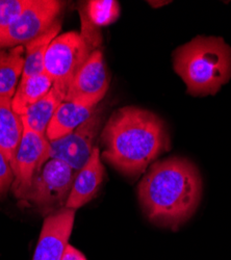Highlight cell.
Returning <instances> with one entry per match:
<instances>
[{
	"label": "cell",
	"instance_id": "12",
	"mask_svg": "<svg viewBox=\"0 0 231 260\" xmlns=\"http://www.w3.org/2000/svg\"><path fill=\"white\" fill-rule=\"evenodd\" d=\"M97 106H87L74 102H61L54 113L46 132V139L54 141L60 139L89 120L98 110Z\"/></svg>",
	"mask_w": 231,
	"mask_h": 260
},
{
	"label": "cell",
	"instance_id": "19",
	"mask_svg": "<svg viewBox=\"0 0 231 260\" xmlns=\"http://www.w3.org/2000/svg\"><path fill=\"white\" fill-rule=\"evenodd\" d=\"M32 0H0V34L16 21Z\"/></svg>",
	"mask_w": 231,
	"mask_h": 260
},
{
	"label": "cell",
	"instance_id": "14",
	"mask_svg": "<svg viewBox=\"0 0 231 260\" xmlns=\"http://www.w3.org/2000/svg\"><path fill=\"white\" fill-rule=\"evenodd\" d=\"M25 46L0 49V96L13 99L22 76Z\"/></svg>",
	"mask_w": 231,
	"mask_h": 260
},
{
	"label": "cell",
	"instance_id": "21",
	"mask_svg": "<svg viewBox=\"0 0 231 260\" xmlns=\"http://www.w3.org/2000/svg\"><path fill=\"white\" fill-rule=\"evenodd\" d=\"M61 260H87V258L79 250L71 245H68Z\"/></svg>",
	"mask_w": 231,
	"mask_h": 260
},
{
	"label": "cell",
	"instance_id": "10",
	"mask_svg": "<svg viewBox=\"0 0 231 260\" xmlns=\"http://www.w3.org/2000/svg\"><path fill=\"white\" fill-rule=\"evenodd\" d=\"M75 210L61 208L46 216L32 260H61L69 245Z\"/></svg>",
	"mask_w": 231,
	"mask_h": 260
},
{
	"label": "cell",
	"instance_id": "22",
	"mask_svg": "<svg viewBox=\"0 0 231 260\" xmlns=\"http://www.w3.org/2000/svg\"><path fill=\"white\" fill-rule=\"evenodd\" d=\"M150 6H152L153 8H159L161 6H164L167 4H169V2H149L148 3Z\"/></svg>",
	"mask_w": 231,
	"mask_h": 260
},
{
	"label": "cell",
	"instance_id": "8",
	"mask_svg": "<svg viewBox=\"0 0 231 260\" xmlns=\"http://www.w3.org/2000/svg\"><path fill=\"white\" fill-rule=\"evenodd\" d=\"M103 110H99L85 123L60 139L49 141L50 158L58 159L78 172L91 158L95 142L103 124Z\"/></svg>",
	"mask_w": 231,
	"mask_h": 260
},
{
	"label": "cell",
	"instance_id": "3",
	"mask_svg": "<svg viewBox=\"0 0 231 260\" xmlns=\"http://www.w3.org/2000/svg\"><path fill=\"white\" fill-rule=\"evenodd\" d=\"M173 67L188 95H216L231 79V47L223 38L197 36L173 52Z\"/></svg>",
	"mask_w": 231,
	"mask_h": 260
},
{
	"label": "cell",
	"instance_id": "6",
	"mask_svg": "<svg viewBox=\"0 0 231 260\" xmlns=\"http://www.w3.org/2000/svg\"><path fill=\"white\" fill-rule=\"evenodd\" d=\"M62 3L56 0H32L8 29L0 34V49L26 45L45 34L55 22Z\"/></svg>",
	"mask_w": 231,
	"mask_h": 260
},
{
	"label": "cell",
	"instance_id": "13",
	"mask_svg": "<svg viewBox=\"0 0 231 260\" xmlns=\"http://www.w3.org/2000/svg\"><path fill=\"white\" fill-rule=\"evenodd\" d=\"M23 124L12 107V99L0 96V149L13 167L21 138Z\"/></svg>",
	"mask_w": 231,
	"mask_h": 260
},
{
	"label": "cell",
	"instance_id": "20",
	"mask_svg": "<svg viewBox=\"0 0 231 260\" xmlns=\"http://www.w3.org/2000/svg\"><path fill=\"white\" fill-rule=\"evenodd\" d=\"M14 181V172L11 164L7 159L3 150L0 149V198L6 196L12 187Z\"/></svg>",
	"mask_w": 231,
	"mask_h": 260
},
{
	"label": "cell",
	"instance_id": "17",
	"mask_svg": "<svg viewBox=\"0 0 231 260\" xmlns=\"http://www.w3.org/2000/svg\"><path fill=\"white\" fill-rule=\"evenodd\" d=\"M60 30V23L55 22L45 34L32 40L25 45V58L22 76L20 81L30 76L45 73L44 60L50 43L57 37Z\"/></svg>",
	"mask_w": 231,
	"mask_h": 260
},
{
	"label": "cell",
	"instance_id": "1",
	"mask_svg": "<svg viewBox=\"0 0 231 260\" xmlns=\"http://www.w3.org/2000/svg\"><path fill=\"white\" fill-rule=\"evenodd\" d=\"M102 157L127 176H140L161 153L171 148L162 119L137 106L115 111L104 125Z\"/></svg>",
	"mask_w": 231,
	"mask_h": 260
},
{
	"label": "cell",
	"instance_id": "11",
	"mask_svg": "<svg viewBox=\"0 0 231 260\" xmlns=\"http://www.w3.org/2000/svg\"><path fill=\"white\" fill-rule=\"evenodd\" d=\"M104 177L106 169L100 159L99 148L95 147L89 161L77 172L66 208L76 210L92 201L97 196Z\"/></svg>",
	"mask_w": 231,
	"mask_h": 260
},
{
	"label": "cell",
	"instance_id": "4",
	"mask_svg": "<svg viewBox=\"0 0 231 260\" xmlns=\"http://www.w3.org/2000/svg\"><path fill=\"white\" fill-rule=\"evenodd\" d=\"M76 174L64 161L50 158L37 173L29 189L19 202L44 214L65 208Z\"/></svg>",
	"mask_w": 231,
	"mask_h": 260
},
{
	"label": "cell",
	"instance_id": "16",
	"mask_svg": "<svg viewBox=\"0 0 231 260\" xmlns=\"http://www.w3.org/2000/svg\"><path fill=\"white\" fill-rule=\"evenodd\" d=\"M52 79L46 74L30 76L20 81L12 99L13 111L18 116H23L27 108L43 98L52 88Z\"/></svg>",
	"mask_w": 231,
	"mask_h": 260
},
{
	"label": "cell",
	"instance_id": "2",
	"mask_svg": "<svg viewBox=\"0 0 231 260\" xmlns=\"http://www.w3.org/2000/svg\"><path fill=\"white\" fill-rule=\"evenodd\" d=\"M141 205L151 222L176 229L194 214L202 193L197 168L182 157L152 164L138 187Z\"/></svg>",
	"mask_w": 231,
	"mask_h": 260
},
{
	"label": "cell",
	"instance_id": "15",
	"mask_svg": "<svg viewBox=\"0 0 231 260\" xmlns=\"http://www.w3.org/2000/svg\"><path fill=\"white\" fill-rule=\"evenodd\" d=\"M65 97L57 90H51L38 102L27 108L23 116H21L22 123L26 125L34 133L46 137L47 128L56 112L57 107L64 102Z\"/></svg>",
	"mask_w": 231,
	"mask_h": 260
},
{
	"label": "cell",
	"instance_id": "9",
	"mask_svg": "<svg viewBox=\"0 0 231 260\" xmlns=\"http://www.w3.org/2000/svg\"><path fill=\"white\" fill-rule=\"evenodd\" d=\"M109 86L110 77L102 51L96 49L76 73L64 101L97 106L107 95Z\"/></svg>",
	"mask_w": 231,
	"mask_h": 260
},
{
	"label": "cell",
	"instance_id": "5",
	"mask_svg": "<svg viewBox=\"0 0 231 260\" xmlns=\"http://www.w3.org/2000/svg\"><path fill=\"white\" fill-rule=\"evenodd\" d=\"M95 49L77 31L57 36L47 49L44 68L52 79V88L66 97L76 73Z\"/></svg>",
	"mask_w": 231,
	"mask_h": 260
},
{
	"label": "cell",
	"instance_id": "18",
	"mask_svg": "<svg viewBox=\"0 0 231 260\" xmlns=\"http://www.w3.org/2000/svg\"><path fill=\"white\" fill-rule=\"evenodd\" d=\"M82 11L96 27L108 26L118 19L120 6L114 0H92L87 3Z\"/></svg>",
	"mask_w": 231,
	"mask_h": 260
},
{
	"label": "cell",
	"instance_id": "7",
	"mask_svg": "<svg viewBox=\"0 0 231 260\" xmlns=\"http://www.w3.org/2000/svg\"><path fill=\"white\" fill-rule=\"evenodd\" d=\"M48 159H50L49 141L23 124V135L12 167L14 181L11 189L19 201L25 196L37 173Z\"/></svg>",
	"mask_w": 231,
	"mask_h": 260
}]
</instances>
